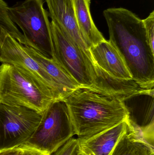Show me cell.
<instances>
[{"instance_id":"1","label":"cell","mask_w":154,"mask_h":155,"mask_svg":"<svg viewBox=\"0 0 154 155\" xmlns=\"http://www.w3.org/2000/svg\"><path fill=\"white\" fill-rule=\"evenodd\" d=\"M109 31V41L124 60L132 79L142 88L154 89V52L149 45L143 20L125 8L103 12Z\"/></svg>"},{"instance_id":"2","label":"cell","mask_w":154,"mask_h":155,"mask_svg":"<svg viewBox=\"0 0 154 155\" xmlns=\"http://www.w3.org/2000/svg\"><path fill=\"white\" fill-rule=\"evenodd\" d=\"M78 139L89 138L129 118L124 102L85 87L64 100Z\"/></svg>"},{"instance_id":"3","label":"cell","mask_w":154,"mask_h":155,"mask_svg":"<svg viewBox=\"0 0 154 155\" xmlns=\"http://www.w3.org/2000/svg\"><path fill=\"white\" fill-rule=\"evenodd\" d=\"M43 4V0H25L8 7V12L22 31L27 46L52 59L54 52L51 23Z\"/></svg>"},{"instance_id":"4","label":"cell","mask_w":154,"mask_h":155,"mask_svg":"<svg viewBox=\"0 0 154 155\" xmlns=\"http://www.w3.org/2000/svg\"><path fill=\"white\" fill-rule=\"evenodd\" d=\"M55 101L31 78L9 64L0 65V104L42 114Z\"/></svg>"},{"instance_id":"5","label":"cell","mask_w":154,"mask_h":155,"mask_svg":"<svg viewBox=\"0 0 154 155\" xmlns=\"http://www.w3.org/2000/svg\"><path fill=\"white\" fill-rule=\"evenodd\" d=\"M75 135L67 105L54 101L42 114L38 127L24 145L52 155Z\"/></svg>"},{"instance_id":"6","label":"cell","mask_w":154,"mask_h":155,"mask_svg":"<svg viewBox=\"0 0 154 155\" xmlns=\"http://www.w3.org/2000/svg\"><path fill=\"white\" fill-rule=\"evenodd\" d=\"M0 62L15 66L31 78L55 101H64L68 96L26 51L24 45L13 38L4 29L0 35Z\"/></svg>"},{"instance_id":"7","label":"cell","mask_w":154,"mask_h":155,"mask_svg":"<svg viewBox=\"0 0 154 155\" xmlns=\"http://www.w3.org/2000/svg\"><path fill=\"white\" fill-rule=\"evenodd\" d=\"M42 114L22 106L0 104V150L26 143L39 126Z\"/></svg>"},{"instance_id":"8","label":"cell","mask_w":154,"mask_h":155,"mask_svg":"<svg viewBox=\"0 0 154 155\" xmlns=\"http://www.w3.org/2000/svg\"><path fill=\"white\" fill-rule=\"evenodd\" d=\"M53 46V57L58 64L82 87L93 84L94 64L61 32L56 24L50 22Z\"/></svg>"},{"instance_id":"9","label":"cell","mask_w":154,"mask_h":155,"mask_svg":"<svg viewBox=\"0 0 154 155\" xmlns=\"http://www.w3.org/2000/svg\"><path fill=\"white\" fill-rule=\"evenodd\" d=\"M94 70L93 84L87 88L92 91L124 102L137 96L154 97V89H143L133 79L126 80L113 77L95 64Z\"/></svg>"},{"instance_id":"10","label":"cell","mask_w":154,"mask_h":155,"mask_svg":"<svg viewBox=\"0 0 154 155\" xmlns=\"http://www.w3.org/2000/svg\"><path fill=\"white\" fill-rule=\"evenodd\" d=\"M49 16L63 35L70 40L86 58L93 63L90 51L83 41L75 17L72 0H45Z\"/></svg>"},{"instance_id":"11","label":"cell","mask_w":154,"mask_h":155,"mask_svg":"<svg viewBox=\"0 0 154 155\" xmlns=\"http://www.w3.org/2000/svg\"><path fill=\"white\" fill-rule=\"evenodd\" d=\"M129 118L89 138L78 140L80 155H111L129 126Z\"/></svg>"},{"instance_id":"12","label":"cell","mask_w":154,"mask_h":155,"mask_svg":"<svg viewBox=\"0 0 154 155\" xmlns=\"http://www.w3.org/2000/svg\"><path fill=\"white\" fill-rule=\"evenodd\" d=\"M94 64L115 78L129 80L132 77L116 48L105 41L90 48Z\"/></svg>"},{"instance_id":"13","label":"cell","mask_w":154,"mask_h":155,"mask_svg":"<svg viewBox=\"0 0 154 155\" xmlns=\"http://www.w3.org/2000/svg\"><path fill=\"white\" fill-rule=\"evenodd\" d=\"M75 17L83 41L90 50L105 41L94 23L90 11V0H72Z\"/></svg>"},{"instance_id":"14","label":"cell","mask_w":154,"mask_h":155,"mask_svg":"<svg viewBox=\"0 0 154 155\" xmlns=\"http://www.w3.org/2000/svg\"><path fill=\"white\" fill-rule=\"evenodd\" d=\"M24 46L26 51L42 66L68 96L76 89L82 87L64 71L54 59L48 58L32 47L27 45Z\"/></svg>"},{"instance_id":"15","label":"cell","mask_w":154,"mask_h":155,"mask_svg":"<svg viewBox=\"0 0 154 155\" xmlns=\"http://www.w3.org/2000/svg\"><path fill=\"white\" fill-rule=\"evenodd\" d=\"M154 148L136 133L129 123L111 155H154Z\"/></svg>"},{"instance_id":"16","label":"cell","mask_w":154,"mask_h":155,"mask_svg":"<svg viewBox=\"0 0 154 155\" xmlns=\"http://www.w3.org/2000/svg\"><path fill=\"white\" fill-rule=\"evenodd\" d=\"M9 6L3 0H0V35L5 30L13 38L24 45H27L24 36L13 22L8 12Z\"/></svg>"},{"instance_id":"17","label":"cell","mask_w":154,"mask_h":155,"mask_svg":"<svg viewBox=\"0 0 154 155\" xmlns=\"http://www.w3.org/2000/svg\"><path fill=\"white\" fill-rule=\"evenodd\" d=\"M52 155H80L77 138H71Z\"/></svg>"},{"instance_id":"18","label":"cell","mask_w":154,"mask_h":155,"mask_svg":"<svg viewBox=\"0 0 154 155\" xmlns=\"http://www.w3.org/2000/svg\"><path fill=\"white\" fill-rule=\"evenodd\" d=\"M143 20L149 45L154 52V11H153L147 18Z\"/></svg>"},{"instance_id":"19","label":"cell","mask_w":154,"mask_h":155,"mask_svg":"<svg viewBox=\"0 0 154 155\" xmlns=\"http://www.w3.org/2000/svg\"><path fill=\"white\" fill-rule=\"evenodd\" d=\"M20 146L22 148V155H51L35 148L27 146L23 144Z\"/></svg>"},{"instance_id":"20","label":"cell","mask_w":154,"mask_h":155,"mask_svg":"<svg viewBox=\"0 0 154 155\" xmlns=\"http://www.w3.org/2000/svg\"><path fill=\"white\" fill-rule=\"evenodd\" d=\"M22 153L20 146L0 150V155H22Z\"/></svg>"},{"instance_id":"21","label":"cell","mask_w":154,"mask_h":155,"mask_svg":"<svg viewBox=\"0 0 154 155\" xmlns=\"http://www.w3.org/2000/svg\"></svg>"}]
</instances>
